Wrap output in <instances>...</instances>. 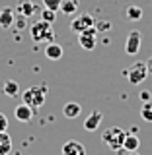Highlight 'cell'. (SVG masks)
Returning <instances> with one entry per match:
<instances>
[{"mask_svg":"<svg viewBox=\"0 0 152 155\" xmlns=\"http://www.w3.org/2000/svg\"><path fill=\"white\" fill-rule=\"evenodd\" d=\"M47 93H49V87H47L45 84H41V85H31V87H27V89L22 93V103L27 105L29 109H33V113H35L39 107L45 105Z\"/></svg>","mask_w":152,"mask_h":155,"instance_id":"obj_1","label":"cell"},{"mask_svg":"<svg viewBox=\"0 0 152 155\" xmlns=\"http://www.w3.org/2000/svg\"><path fill=\"white\" fill-rule=\"evenodd\" d=\"M125 138H127V130L119 128V126H111V128H107V130L101 132V140H104V143H107V147H109L111 151L123 149Z\"/></svg>","mask_w":152,"mask_h":155,"instance_id":"obj_2","label":"cell"},{"mask_svg":"<svg viewBox=\"0 0 152 155\" xmlns=\"http://www.w3.org/2000/svg\"><path fill=\"white\" fill-rule=\"evenodd\" d=\"M29 35L35 43H53L55 39V31H53V23H47L43 19L35 21L29 27Z\"/></svg>","mask_w":152,"mask_h":155,"instance_id":"obj_3","label":"cell"},{"mask_svg":"<svg viewBox=\"0 0 152 155\" xmlns=\"http://www.w3.org/2000/svg\"><path fill=\"white\" fill-rule=\"evenodd\" d=\"M125 74H127V80H129L133 85H140L146 78H148V68H146V62L144 60L143 62H135L129 70H125Z\"/></svg>","mask_w":152,"mask_h":155,"instance_id":"obj_4","label":"cell"},{"mask_svg":"<svg viewBox=\"0 0 152 155\" xmlns=\"http://www.w3.org/2000/svg\"><path fill=\"white\" fill-rule=\"evenodd\" d=\"M94 23H96L94 16H90V14H78L70 21V31L82 33V31H86L88 27H94Z\"/></svg>","mask_w":152,"mask_h":155,"instance_id":"obj_5","label":"cell"},{"mask_svg":"<svg viewBox=\"0 0 152 155\" xmlns=\"http://www.w3.org/2000/svg\"><path fill=\"white\" fill-rule=\"evenodd\" d=\"M97 29L96 27H88L86 31H82V33H78V45H80L84 51H94L96 45H97Z\"/></svg>","mask_w":152,"mask_h":155,"instance_id":"obj_6","label":"cell"},{"mask_svg":"<svg viewBox=\"0 0 152 155\" xmlns=\"http://www.w3.org/2000/svg\"><path fill=\"white\" fill-rule=\"evenodd\" d=\"M140 31H136V29H133V31H129V35H127V41H125V52L129 56L136 54V52L140 51Z\"/></svg>","mask_w":152,"mask_h":155,"instance_id":"obj_7","label":"cell"},{"mask_svg":"<svg viewBox=\"0 0 152 155\" xmlns=\"http://www.w3.org/2000/svg\"><path fill=\"white\" fill-rule=\"evenodd\" d=\"M101 120H104L101 110H92V113L86 116V120H84V130H88V132H94V130L100 128Z\"/></svg>","mask_w":152,"mask_h":155,"instance_id":"obj_8","label":"cell"},{"mask_svg":"<svg viewBox=\"0 0 152 155\" xmlns=\"http://www.w3.org/2000/svg\"><path fill=\"white\" fill-rule=\"evenodd\" d=\"M61 155H86V147H84V143L76 142V140H70V142H66L62 145Z\"/></svg>","mask_w":152,"mask_h":155,"instance_id":"obj_9","label":"cell"},{"mask_svg":"<svg viewBox=\"0 0 152 155\" xmlns=\"http://www.w3.org/2000/svg\"><path fill=\"white\" fill-rule=\"evenodd\" d=\"M14 21H16V10L10 8V6L0 10V27H2V29H10L14 25Z\"/></svg>","mask_w":152,"mask_h":155,"instance_id":"obj_10","label":"cell"},{"mask_svg":"<svg viewBox=\"0 0 152 155\" xmlns=\"http://www.w3.org/2000/svg\"><path fill=\"white\" fill-rule=\"evenodd\" d=\"M37 12V6L31 2V0H19L18 2V8H16V14L18 16H23V18H29Z\"/></svg>","mask_w":152,"mask_h":155,"instance_id":"obj_11","label":"cell"},{"mask_svg":"<svg viewBox=\"0 0 152 155\" xmlns=\"http://www.w3.org/2000/svg\"><path fill=\"white\" fill-rule=\"evenodd\" d=\"M14 116H16V120H19V122H29L33 118V109H29L27 105L22 103L14 109Z\"/></svg>","mask_w":152,"mask_h":155,"instance_id":"obj_12","label":"cell"},{"mask_svg":"<svg viewBox=\"0 0 152 155\" xmlns=\"http://www.w3.org/2000/svg\"><path fill=\"white\" fill-rule=\"evenodd\" d=\"M45 56L49 58V60H61L62 58V47L58 45V43H47L45 47Z\"/></svg>","mask_w":152,"mask_h":155,"instance_id":"obj_13","label":"cell"},{"mask_svg":"<svg viewBox=\"0 0 152 155\" xmlns=\"http://www.w3.org/2000/svg\"><path fill=\"white\" fill-rule=\"evenodd\" d=\"M139 145H140L139 136L127 132V138H125V142H123V149H125V151L127 153H129V151H139Z\"/></svg>","mask_w":152,"mask_h":155,"instance_id":"obj_14","label":"cell"},{"mask_svg":"<svg viewBox=\"0 0 152 155\" xmlns=\"http://www.w3.org/2000/svg\"><path fill=\"white\" fill-rule=\"evenodd\" d=\"M12 151V138L8 132H0V155H10Z\"/></svg>","mask_w":152,"mask_h":155,"instance_id":"obj_15","label":"cell"},{"mask_svg":"<svg viewBox=\"0 0 152 155\" xmlns=\"http://www.w3.org/2000/svg\"><path fill=\"white\" fill-rule=\"evenodd\" d=\"M80 113H82V107L78 103H66L62 107V114L66 118H76V116H80Z\"/></svg>","mask_w":152,"mask_h":155,"instance_id":"obj_16","label":"cell"},{"mask_svg":"<svg viewBox=\"0 0 152 155\" xmlns=\"http://www.w3.org/2000/svg\"><path fill=\"white\" fill-rule=\"evenodd\" d=\"M61 12L65 16H74L78 12V0H62L61 2Z\"/></svg>","mask_w":152,"mask_h":155,"instance_id":"obj_17","label":"cell"},{"mask_svg":"<svg viewBox=\"0 0 152 155\" xmlns=\"http://www.w3.org/2000/svg\"><path fill=\"white\" fill-rule=\"evenodd\" d=\"M143 8L140 6H129L125 10V16H127V19H129V21H139L140 18H143Z\"/></svg>","mask_w":152,"mask_h":155,"instance_id":"obj_18","label":"cell"},{"mask_svg":"<svg viewBox=\"0 0 152 155\" xmlns=\"http://www.w3.org/2000/svg\"><path fill=\"white\" fill-rule=\"evenodd\" d=\"M4 93L8 97H18L19 95V84L16 80H8L6 84H4Z\"/></svg>","mask_w":152,"mask_h":155,"instance_id":"obj_19","label":"cell"},{"mask_svg":"<svg viewBox=\"0 0 152 155\" xmlns=\"http://www.w3.org/2000/svg\"><path fill=\"white\" fill-rule=\"evenodd\" d=\"M140 116H143V120H146V122H152V103H150V101L143 105V109H140Z\"/></svg>","mask_w":152,"mask_h":155,"instance_id":"obj_20","label":"cell"},{"mask_svg":"<svg viewBox=\"0 0 152 155\" xmlns=\"http://www.w3.org/2000/svg\"><path fill=\"white\" fill-rule=\"evenodd\" d=\"M41 19L43 21H47V23H55V19H57V12H53V10H43L41 12Z\"/></svg>","mask_w":152,"mask_h":155,"instance_id":"obj_21","label":"cell"},{"mask_svg":"<svg viewBox=\"0 0 152 155\" xmlns=\"http://www.w3.org/2000/svg\"><path fill=\"white\" fill-rule=\"evenodd\" d=\"M61 2H62V0H43V6H45L47 10L58 12V10H61Z\"/></svg>","mask_w":152,"mask_h":155,"instance_id":"obj_22","label":"cell"},{"mask_svg":"<svg viewBox=\"0 0 152 155\" xmlns=\"http://www.w3.org/2000/svg\"><path fill=\"white\" fill-rule=\"evenodd\" d=\"M94 27L97 29V31H109V29H111V21L104 19V21H97V23H94Z\"/></svg>","mask_w":152,"mask_h":155,"instance_id":"obj_23","label":"cell"},{"mask_svg":"<svg viewBox=\"0 0 152 155\" xmlns=\"http://www.w3.org/2000/svg\"><path fill=\"white\" fill-rule=\"evenodd\" d=\"M6 130H8V116L0 113V132H6Z\"/></svg>","mask_w":152,"mask_h":155,"instance_id":"obj_24","label":"cell"},{"mask_svg":"<svg viewBox=\"0 0 152 155\" xmlns=\"http://www.w3.org/2000/svg\"><path fill=\"white\" fill-rule=\"evenodd\" d=\"M26 19L27 18H23V16H16V27L18 29H23V27H26Z\"/></svg>","mask_w":152,"mask_h":155,"instance_id":"obj_25","label":"cell"},{"mask_svg":"<svg viewBox=\"0 0 152 155\" xmlns=\"http://www.w3.org/2000/svg\"><path fill=\"white\" fill-rule=\"evenodd\" d=\"M140 99H143L144 103H148V101L152 99V93L150 91H140Z\"/></svg>","mask_w":152,"mask_h":155,"instance_id":"obj_26","label":"cell"},{"mask_svg":"<svg viewBox=\"0 0 152 155\" xmlns=\"http://www.w3.org/2000/svg\"><path fill=\"white\" fill-rule=\"evenodd\" d=\"M144 62H146V68H148V74L152 76V56L148 58V60H144Z\"/></svg>","mask_w":152,"mask_h":155,"instance_id":"obj_27","label":"cell"},{"mask_svg":"<svg viewBox=\"0 0 152 155\" xmlns=\"http://www.w3.org/2000/svg\"><path fill=\"white\" fill-rule=\"evenodd\" d=\"M127 155H139V151H129Z\"/></svg>","mask_w":152,"mask_h":155,"instance_id":"obj_28","label":"cell"},{"mask_svg":"<svg viewBox=\"0 0 152 155\" xmlns=\"http://www.w3.org/2000/svg\"><path fill=\"white\" fill-rule=\"evenodd\" d=\"M16 155H19V153H16Z\"/></svg>","mask_w":152,"mask_h":155,"instance_id":"obj_29","label":"cell"}]
</instances>
